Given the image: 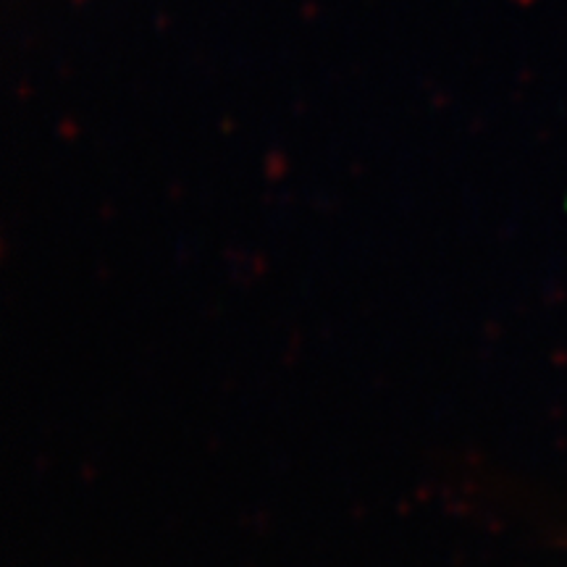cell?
Listing matches in <instances>:
<instances>
[]
</instances>
